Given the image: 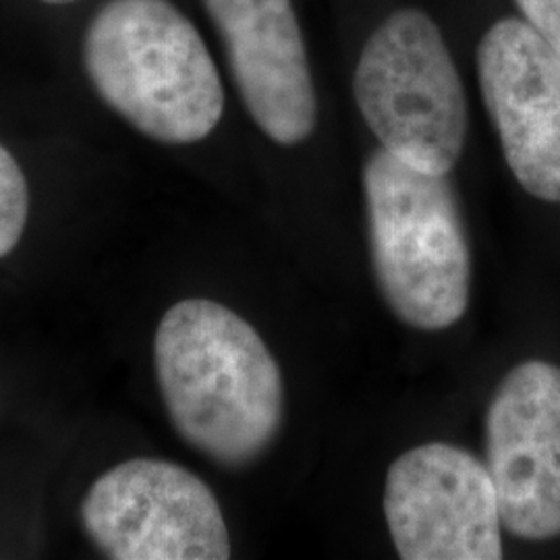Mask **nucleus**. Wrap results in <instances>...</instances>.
Instances as JSON below:
<instances>
[{"label":"nucleus","mask_w":560,"mask_h":560,"mask_svg":"<svg viewBox=\"0 0 560 560\" xmlns=\"http://www.w3.org/2000/svg\"><path fill=\"white\" fill-rule=\"evenodd\" d=\"M486 467L511 536L559 538V365L525 361L504 376L486 416Z\"/></svg>","instance_id":"nucleus-7"},{"label":"nucleus","mask_w":560,"mask_h":560,"mask_svg":"<svg viewBox=\"0 0 560 560\" xmlns=\"http://www.w3.org/2000/svg\"><path fill=\"white\" fill-rule=\"evenodd\" d=\"M83 65L102 101L152 140L196 143L221 122L217 65L171 0H108L88 25Z\"/></svg>","instance_id":"nucleus-2"},{"label":"nucleus","mask_w":560,"mask_h":560,"mask_svg":"<svg viewBox=\"0 0 560 560\" xmlns=\"http://www.w3.org/2000/svg\"><path fill=\"white\" fill-rule=\"evenodd\" d=\"M249 117L280 145L307 140L318 101L291 0H203Z\"/></svg>","instance_id":"nucleus-9"},{"label":"nucleus","mask_w":560,"mask_h":560,"mask_svg":"<svg viewBox=\"0 0 560 560\" xmlns=\"http://www.w3.org/2000/svg\"><path fill=\"white\" fill-rule=\"evenodd\" d=\"M88 538L115 560H226L231 538L214 492L177 463L131 459L81 502Z\"/></svg>","instance_id":"nucleus-5"},{"label":"nucleus","mask_w":560,"mask_h":560,"mask_svg":"<svg viewBox=\"0 0 560 560\" xmlns=\"http://www.w3.org/2000/svg\"><path fill=\"white\" fill-rule=\"evenodd\" d=\"M478 78L511 173L560 203L559 55L527 21H497L478 46Z\"/></svg>","instance_id":"nucleus-8"},{"label":"nucleus","mask_w":560,"mask_h":560,"mask_svg":"<svg viewBox=\"0 0 560 560\" xmlns=\"http://www.w3.org/2000/svg\"><path fill=\"white\" fill-rule=\"evenodd\" d=\"M525 21L560 57V0H515Z\"/></svg>","instance_id":"nucleus-11"},{"label":"nucleus","mask_w":560,"mask_h":560,"mask_svg":"<svg viewBox=\"0 0 560 560\" xmlns=\"http://www.w3.org/2000/svg\"><path fill=\"white\" fill-rule=\"evenodd\" d=\"M162 400L180 439L224 467H245L277 441L284 386L258 330L210 300L175 303L154 339Z\"/></svg>","instance_id":"nucleus-1"},{"label":"nucleus","mask_w":560,"mask_h":560,"mask_svg":"<svg viewBox=\"0 0 560 560\" xmlns=\"http://www.w3.org/2000/svg\"><path fill=\"white\" fill-rule=\"evenodd\" d=\"M42 2H46V4H71L75 0H42Z\"/></svg>","instance_id":"nucleus-12"},{"label":"nucleus","mask_w":560,"mask_h":560,"mask_svg":"<svg viewBox=\"0 0 560 560\" xmlns=\"http://www.w3.org/2000/svg\"><path fill=\"white\" fill-rule=\"evenodd\" d=\"M353 94L382 148L425 173L448 175L467 140V98L441 27L399 9L361 50Z\"/></svg>","instance_id":"nucleus-4"},{"label":"nucleus","mask_w":560,"mask_h":560,"mask_svg":"<svg viewBox=\"0 0 560 560\" xmlns=\"http://www.w3.org/2000/svg\"><path fill=\"white\" fill-rule=\"evenodd\" d=\"M363 191L372 264L388 307L428 332L457 324L469 305L471 254L448 175L381 148L363 166Z\"/></svg>","instance_id":"nucleus-3"},{"label":"nucleus","mask_w":560,"mask_h":560,"mask_svg":"<svg viewBox=\"0 0 560 560\" xmlns=\"http://www.w3.org/2000/svg\"><path fill=\"white\" fill-rule=\"evenodd\" d=\"M30 214L27 179L13 154L0 145V258L18 245Z\"/></svg>","instance_id":"nucleus-10"},{"label":"nucleus","mask_w":560,"mask_h":560,"mask_svg":"<svg viewBox=\"0 0 560 560\" xmlns=\"http://www.w3.org/2000/svg\"><path fill=\"white\" fill-rule=\"evenodd\" d=\"M384 515L402 560L502 559L494 481L459 446L428 442L400 455L386 474Z\"/></svg>","instance_id":"nucleus-6"}]
</instances>
